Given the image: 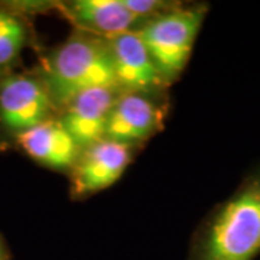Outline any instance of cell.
Here are the masks:
<instances>
[{"label": "cell", "instance_id": "cell-1", "mask_svg": "<svg viewBox=\"0 0 260 260\" xmlns=\"http://www.w3.org/2000/svg\"><path fill=\"white\" fill-rule=\"evenodd\" d=\"M259 256L260 164L205 220L189 260H256Z\"/></svg>", "mask_w": 260, "mask_h": 260}, {"label": "cell", "instance_id": "cell-2", "mask_svg": "<svg viewBox=\"0 0 260 260\" xmlns=\"http://www.w3.org/2000/svg\"><path fill=\"white\" fill-rule=\"evenodd\" d=\"M41 77L58 112L87 90L117 88L109 41L77 29L49 52Z\"/></svg>", "mask_w": 260, "mask_h": 260}, {"label": "cell", "instance_id": "cell-3", "mask_svg": "<svg viewBox=\"0 0 260 260\" xmlns=\"http://www.w3.org/2000/svg\"><path fill=\"white\" fill-rule=\"evenodd\" d=\"M208 10L207 3L179 5L143 22L136 30L168 85L184 73Z\"/></svg>", "mask_w": 260, "mask_h": 260}, {"label": "cell", "instance_id": "cell-4", "mask_svg": "<svg viewBox=\"0 0 260 260\" xmlns=\"http://www.w3.org/2000/svg\"><path fill=\"white\" fill-rule=\"evenodd\" d=\"M56 112L41 74H9L0 80V123L5 129L19 135Z\"/></svg>", "mask_w": 260, "mask_h": 260}, {"label": "cell", "instance_id": "cell-5", "mask_svg": "<svg viewBox=\"0 0 260 260\" xmlns=\"http://www.w3.org/2000/svg\"><path fill=\"white\" fill-rule=\"evenodd\" d=\"M113 59L116 87L120 93L155 97L168 84L136 30L107 39Z\"/></svg>", "mask_w": 260, "mask_h": 260}, {"label": "cell", "instance_id": "cell-6", "mask_svg": "<svg viewBox=\"0 0 260 260\" xmlns=\"http://www.w3.org/2000/svg\"><path fill=\"white\" fill-rule=\"evenodd\" d=\"M133 159V148L103 139L84 149L71 171V194L81 198L114 185Z\"/></svg>", "mask_w": 260, "mask_h": 260}, {"label": "cell", "instance_id": "cell-7", "mask_svg": "<svg viewBox=\"0 0 260 260\" xmlns=\"http://www.w3.org/2000/svg\"><path fill=\"white\" fill-rule=\"evenodd\" d=\"M165 109L155 97L145 94L120 93L113 106L106 138L129 146L143 143L162 129Z\"/></svg>", "mask_w": 260, "mask_h": 260}, {"label": "cell", "instance_id": "cell-8", "mask_svg": "<svg viewBox=\"0 0 260 260\" xmlns=\"http://www.w3.org/2000/svg\"><path fill=\"white\" fill-rule=\"evenodd\" d=\"M119 94L120 91L112 87L87 90L59 110L58 119L81 150L106 138L110 113Z\"/></svg>", "mask_w": 260, "mask_h": 260}, {"label": "cell", "instance_id": "cell-9", "mask_svg": "<svg viewBox=\"0 0 260 260\" xmlns=\"http://www.w3.org/2000/svg\"><path fill=\"white\" fill-rule=\"evenodd\" d=\"M16 143L32 160L54 171H73L83 152L58 116L16 135Z\"/></svg>", "mask_w": 260, "mask_h": 260}, {"label": "cell", "instance_id": "cell-10", "mask_svg": "<svg viewBox=\"0 0 260 260\" xmlns=\"http://www.w3.org/2000/svg\"><path fill=\"white\" fill-rule=\"evenodd\" d=\"M58 9L77 30L104 39L138 30L143 23L123 0H73L61 3Z\"/></svg>", "mask_w": 260, "mask_h": 260}, {"label": "cell", "instance_id": "cell-11", "mask_svg": "<svg viewBox=\"0 0 260 260\" xmlns=\"http://www.w3.org/2000/svg\"><path fill=\"white\" fill-rule=\"evenodd\" d=\"M28 44V26L16 12L0 8V74L18 61Z\"/></svg>", "mask_w": 260, "mask_h": 260}, {"label": "cell", "instance_id": "cell-12", "mask_svg": "<svg viewBox=\"0 0 260 260\" xmlns=\"http://www.w3.org/2000/svg\"><path fill=\"white\" fill-rule=\"evenodd\" d=\"M123 3L142 22L156 18L159 15H164L179 6L175 2L165 0H123Z\"/></svg>", "mask_w": 260, "mask_h": 260}, {"label": "cell", "instance_id": "cell-13", "mask_svg": "<svg viewBox=\"0 0 260 260\" xmlns=\"http://www.w3.org/2000/svg\"><path fill=\"white\" fill-rule=\"evenodd\" d=\"M0 260H10L9 250H8L6 244L3 242L2 236H0Z\"/></svg>", "mask_w": 260, "mask_h": 260}]
</instances>
